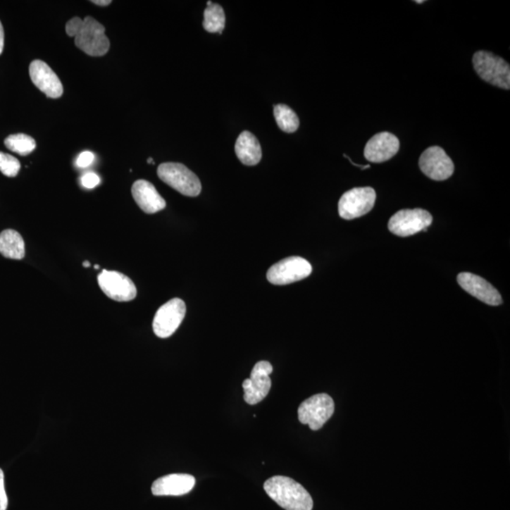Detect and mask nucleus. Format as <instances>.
Segmentation results:
<instances>
[{
    "instance_id": "obj_1",
    "label": "nucleus",
    "mask_w": 510,
    "mask_h": 510,
    "mask_svg": "<svg viewBox=\"0 0 510 510\" xmlns=\"http://www.w3.org/2000/svg\"><path fill=\"white\" fill-rule=\"evenodd\" d=\"M66 32L75 38L77 48L89 56H104L109 51L110 41L105 35V27L92 16L70 19L66 23Z\"/></svg>"
},
{
    "instance_id": "obj_2",
    "label": "nucleus",
    "mask_w": 510,
    "mask_h": 510,
    "mask_svg": "<svg viewBox=\"0 0 510 510\" xmlns=\"http://www.w3.org/2000/svg\"><path fill=\"white\" fill-rule=\"evenodd\" d=\"M265 492L285 510H312L314 503L300 483L287 476L276 475L264 484Z\"/></svg>"
},
{
    "instance_id": "obj_3",
    "label": "nucleus",
    "mask_w": 510,
    "mask_h": 510,
    "mask_svg": "<svg viewBox=\"0 0 510 510\" xmlns=\"http://www.w3.org/2000/svg\"><path fill=\"white\" fill-rule=\"evenodd\" d=\"M473 68L485 82L502 89H510V66L492 52L480 51L473 57Z\"/></svg>"
},
{
    "instance_id": "obj_4",
    "label": "nucleus",
    "mask_w": 510,
    "mask_h": 510,
    "mask_svg": "<svg viewBox=\"0 0 510 510\" xmlns=\"http://www.w3.org/2000/svg\"><path fill=\"white\" fill-rule=\"evenodd\" d=\"M158 176L165 184L182 195L197 197L201 191V181L189 168L180 163H163L158 166Z\"/></svg>"
},
{
    "instance_id": "obj_5",
    "label": "nucleus",
    "mask_w": 510,
    "mask_h": 510,
    "mask_svg": "<svg viewBox=\"0 0 510 510\" xmlns=\"http://www.w3.org/2000/svg\"><path fill=\"white\" fill-rule=\"evenodd\" d=\"M335 412V403L331 396L320 393L301 404L298 418L301 423L307 424L313 431L320 430Z\"/></svg>"
},
{
    "instance_id": "obj_6",
    "label": "nucleus",
    "mask_w": 510,
    "mask_h": 510,
    "mask_svg": "<svg viewBox=\"0 0 510 510\" xmlns=\"http://www.w3.org/2000/svg\"><path fill=\"white\" fill-rule=\"evenodd\" d=\"M433 223V217L428 211L416 208L404 209L393 215L389 221V230L393 235L401 237H410L421 231H428Z\"/></svg>"
},
{
    "instance_id": "obj_7",
    "label": "nucleus",
    "mask_w": 510,
    "mask_h": 510,
    "mask_svg": "<svg viewBox=\"0 0 510 510\" xmlns=\"http://www.w3.org/2000/svg\"><path fill=\"white\" fill-rule=\"evenodd\" d=\"M375 201L376 193L373 188H353L343 194L338 201V214L347 220L363 217L371 212Z\"/></svg>"
},
{
    "instance_id": "obj_8",
    "label": "nucleus",
    "mask_w": 510,
    "mask_h": 510,
    "mask_svg": "<svg viewBox=\"0 0 510 510\" xmlns=\"http://www.w3.org/2000/svg\"><path fill=\"white\" fill-rule=\"evenodd\" d=\"M311 273L312 266L307 260L300 256H291L270 267L267 278L270 284L285 285L306 279Z\"/></svg>"
},
{
    "instance_id": "obj_9",
    "label": "nucleus",
    "mask_w": 510,
    "mask_h": 510,
    "mask_svg": "<svg viewBox=\"0 0 510 510\" xmlns=\"http://www.w3.org/2000/svg\"><path fill=\"white\" fill-rule=\"evenodd\" d=\"M187 313V306L181 299L175 298L161 306L154 316L152 328L160 338L173 335L181 325Z\"/></svg>"
},
{
    "instance_id": "obj_10",
    "label": "nucleus",
    "mask_w": 510,
    "mask_h": 510,
    "mask_svg": "<svg viewBox=\"0 0 510 510\" xmlns=\"http://www.w3.org/2000/svg\"><path fill=\"white\" fill-rule=\"evenodd\" d=\"M273 365L268 361H259L255 364L251 377L243 382L244 400L247 404H256L267 397L271 389L270 374Z\"/></svg>"
},
{
    "instance_id": "obj_11",
    "label": "nucleus",
    "mask_w": 510,
    "mask_h": 510,
    "mask_svg": "<svg viewBox=\"0 0 510 510\" xmlns=\"http://www.w3.org/2000/svg\"><path fill=\"white\" fill-rule=\"evenodd\" d=\"M418 166L421 173L434 181H445L454 171L453 161L439 146L425 149L421 155Z\"/></svg>"
},
{
    "instance_id": "obj_12",
    "label": "nucleus",
    "mask_w": 510,
    "mask_h": 510,
    "mask_svg": "<svg viewBox=\"0 0 510 510\" xmlns=\"http://www.w3.org/2000/svg\"><path fill=\"white\" fill-rule=\"evenodd\" d=\"M102 292L116 301H131L137 295V287L129 277L118 271L102 270L98 277Z\"/></svg>"
},
{
    "instance_id": "obj_13",
    "label": "nucleus",
    "mask_w": 510,
    "mask_h": 510,
    "mask_svg": "<svg viewBox=\"0 0 510 510\" xmlns=\"http://www.w3.org/2000/svg\"><path fill=\"white\" fill-rule=\"evenodd\" d=\"M30 76L33 85L48 98L59 99L63 93L62 82L56 73L41 60H35L30 65Z\"/></svg>"
},
{
    "instance_id": "obj_14",
    "label": "nucleus",
    "mask_w": 510,
    "mask_h": 510,
    "mask_svg": "<svg viewBox=\"0 0 510 510\" xmlns=\"http://www.w3.org/2000/svg\"><path fill=\"white\" fill-rule=\"evenodd\" d=\"M457 282L463 290L489 306H497L503 303L499 291L480 276L462 273L457 276Z\"/></svg>"
},
{
    "instance_id": "obj_15",
    "label": "nucleus",
    "mask_w": 510,
    "mask_h": 510,
    "mask_svg": "<svg viewBox=\"0 0 510 510\" xmlns=\"http://www.w3.org/2000/svg\"><path fill=\"white\" fill-rule=\"evenodd\" d=\"M400 149V141L390 132H379L368 141L364 156L371 163H384L394 157Z\"/></svg>"
},
{
    "instance_id": "obj_16",
    "label": "nucleus",
    "mask_w": 510,
    "mask_h": 510,
    "mask_svg": "<svg viewBox=\"0 0 510 510\" xmlns=\"http://www.w3.org/2000/svg\"><path fill=\"white\" fill-rule=\"evenodd\" d=\"M196 479L187 473H173L158 478L151 486L155 496H182L187 495L195 487Z\"/></svg>"
},
{
    "instance_id": "obj_17",
    "label": "nucleus",
    "mask_w": 510,
    "mask_h": 510,
    "mask_svg": "<svg viewBox=\"0 0 510 510\" xmlns=\"http://www.w3.org/2000/svg\"><path fill=\"white\" fill-rule=\"evenodd\" d=\"M132 194L135 202L146 214H155L165 209L166 201L154 185L146 180H138L132 185Z\"/></svg>"
},
{
    "instance_id": "obj_18",
    "label": "nucleus",
    "mask_w": 510,
    "mask_h": 510,
    "mask_svg": "<svg viewBox=\"0 0 510 510\" xmlns=\"http://www.w3.org/2000/svg\"><path fill=\"white\" fill-rule=\"evenodd\" d=\"M235 151L244 165L255 166L261 161L262 149L259 141L248 131L241 132L235 143Z\"/></svg>"
},
{
    "instance_id": "obj_19",
    "label": "nucleus",
    "mask_w": 510,
    "mask_h": 510,
    "mask_svg": "<svg viewBox=\"0 0 510 510\" xmlns=\"http://www.w3.org/2000/svg\"><path fill=\"white\" fill-rule=\"evenodd\" d=\"M0 254L6 259L21 260L25 257L23 237L15 230H5L0 232Z\"/></svg>"
},
{
    "instance_id": "obj_20",
    "label": "nucleus",
    "mask_w": 510,
    "mask_h": 510,
    "mask_svg": "<svg viewBox=\"0 0 510 510\" xmlns=\"http://www.w3.org/2000/svg\"><path fill=\"white\" fill-rule=\"evenodd\" d=\"M274 116L280 129L287 134L296 132L300 126L298 116L287 105H274Z\"/></svg>"
},
{
    "instance_id": "obj_21",
    "label": "nucleus",
    "mask_w": 510,
    "mask_h": 510,
    "mask_svg": "<svg viewBox=\"0 0 510 510\" xmlns=\"http://www.w3.org/2000/svg\"><path fill=\"white\" fill-rule=\"evenodd\" d=\"M226 18L220 4H212L204 11V27L211 33H221L225 27Z\"/></svg>"
},
{
    "instance_id": "obj_22",
    "label": "nucleus",
    "mask_w": 510,
    "mask_h": 510,
    "mask_svg": "<svg viewBox=\"0 0 510 510\" xmlns=\"http://www.w3.org/2000/svg\"><path fill=\"white\" fill-rule=\"evenodd\" d=\"M4 144L8 149L21 156L32 154L36 148L35 140L30 135L24 134L10 135L5 139Z\"/></svg>"
},
{
    "instance_id": "obj_23",
    "label": "nucleus",
    "mask_w": 510,
    "mask_h": 510,
    "mask_svg": "<svg viewBox=\"0 0 510 510\" xmlns=\"http://www.w3.org/2000/svg\"><path fill=\"white\" fill-rule=\"evenodd\" d=\"M20 168L21 165L18 159H16L13 155L0 151V171L4 175L13 178L18 175Z\"/></svg>"
},
{
    "instance_id": "obj_24",
    "label": "nucleus",
    "mask_w": 510,
    "mask_h": 510,
    "mask_svg": "<svg viewBox=\"0 0 510 510\" xmlns=\"http://www.w3.org/2000/svg\"><path fill=\"white\" fill-rule=\"evenodd\" d=\"M80 182H82L83 187L92 189V188L99 185L101 179H99V177L97 175L96 173H89L85 174V175L82 177Z\"/></svg>"
},
{
    "instance_id": "obj_25",
    "label": "nucleus",
    "mask_w": 510,
    "mask_h": 510,
    "mask_svg": "<svg viewBox=\"0 0 510 510\" xmlns=\"http://www.w3.org/2000/svg\"><path fill=\"white\" fill-rule=\"evenodd\" d=\"M95 160V155L91 151H83L79 155L77 159V166L79 168H85L89 166Z\"/></svg>"
},
{
    "instance_id": "obj_26",
    "label": "nucleus",
    "mask_w": 510,
    "mask_h": 510,
    "mask_svg": "<svg viewBox=\"0 0 510 510\" xmlns=\"http://www.w3.org/2000/svg\"><path fill=\"white\" fill-rule=\"evenodd\" d=\"M8 497L4 485V471L0 469V510H7Z\"/></svg>"
},
{
    "instance_id": "obj_27",
    "label": "nucleus",
    "mask_w": 510,
    "mask_h": 510,
    "mask_svg": "<svg viewBox=\"0 0 510 510\" xmlns=\"http://www.w3.org/2000/svg\"><path fill=\"white\" fill-rule=\"evenodd\" d=\"M4 30L2 26L1 22H0V55L4 52Z\"/></svg>"
},
{
    "instance_id": "obj_28",
    "label": "nucleus",
    "mask_w": 510,
    "mask_h": 510,
    "mask_svg": "<svg viewBox=\"0 0 510 510\" xmlns=\"http://www.w3.org/2000/svg\"><path fill=\"white\" fill-rule=\"evenodd\" d=\"M92 4L95 5H98V6H108V5H110L112 4V1L111 0H93Z\"/></svg>"
},
{
    "instance_id": "obj_29",
    "label": "nucleus",
    "mask_w": 510,
    "mask_h": 510,
    "mask_svg": "<svg viewBox=\"0 0 510 510\" xmlns=\"http://www.w3.org/2000/svg\"><path fill=\"white\" fill-rule=\"evenodd\" d=\"M344 157H345V158H347V159H348L349 161H350V162H351L352 163H353L354 166H359V168H361L362 170H364V169H367V168H371V166H370V165H367V166H360V165H357V163H354L353 161H352V160L350 159V158H349V157L347 156V155H346V154H344Z\"/></svg>"
},
{
    "instance_id": "obj_30",
    "label": "nucleus",
    "mask_w": 510,
    "mask_h": 510,
    "mask_svg": "<svg viewBox=\"0 0 510 510\" xmlns=\"http://www.w3.org/2000/svg\"><path fill=\"white\" fill-rule=\"evenodd\" d=\"M82 266H83V267H85V268H89L90 263L88 261H85V263H83Z\"/></svg>"
},
{
    "instance_id": "obj_31",
    "label": "nucleus",
    "mask_w": 510,
    "mask_h": 510,
    "mask_svg": "<svg viewBox=\"0 0 510 510\" xmlns=\"http://www.w3.org/2000/svg\"><path fill=\"white\" fill-rule=\"evenodd\" d=\"M148 163H151V165H154V160H152V158H149Z\"/></svg>"
},
{
    "instance_id": "obj_32",
    "label": "nucleus",
    "mask_w": 510,
    "mask_h": 510,
    "mask_svg": "<svg viewBox=\"0 0 510 510\" xmlns=\"http://www.w3.org/2000/svg\"><path fill=\"white\" fill-rule=\"evenodd\" d=\"M415 2H416V4H423L424 1H423V0H421V1H415Z\"/></svg>"
},
{
    "instance_id": "obj_33",
    "label": "nucleus",
    "mask_w": 510,
    "mask_h": 510,
    "mask_svg": "<svg viewBox=\"0 0 510 510\" xmlns=\"http://www.w3.org/2000/svg\"><path fill=\"white\" fill-rule=\"evenodd\" d=\"M212 4H213V2H212V1H208V2H207L208 6H210V5H212Z\"/></svg>"
},
{
    "instance_id": "obj_34",
    "label": "nucleus",
    "mask_w": 510,
    "mask_h": 510,
    "mask_svg": "<svg viewBox=\"0 0 510 510\" xmlns=\"http://www.w3.org/2000/svg\"><path fill=\"white\" fill-rule=\"evenodd\" d=\"M95 268H96V270H99V265H96V266H95Z\"/></svg>"
}]
</instances>
